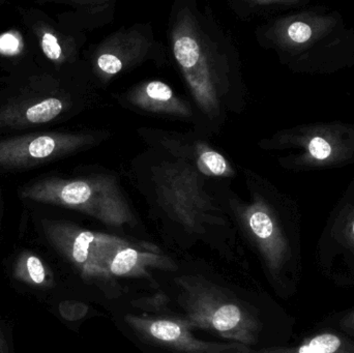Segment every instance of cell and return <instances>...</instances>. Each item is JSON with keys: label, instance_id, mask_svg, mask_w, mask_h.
I'll list each match as a JSON object with an SVG mask.
<instances>
[{"label": "cell", "instance_id": "8992f818", "mask_svg": "<svg viewBox=\"0 0 354 353\" xmlns=\"http://www.w3.org/2000/svg\"><path fill=\"white\" fill-rule=\"evenodd\" d=\"M82 136L64 133H37L0 139V169L35 167L74 151Z\"/></svg>", "mask_w": 354, "mask_h": 353}, {"label": "cell", "instance_id": "ac0fdd59", "mask_svg": "<svg viewBox=\"0 0 354 353\" xmlns=\"http://www.w3.org/2000/svg\"><path fill=\"white\" fill-rule=\"evenodd\" d=\"M309 151L317 160H326L332 155V146L322 137H315L310 141Z\"/></svg>", "mask_w": 354, "mask_h": 353}, {"label": "cell", "instance_id": "5b68a950", "mask_svg": "<svg viewBox=\"0 0 354 353\" xmlns=\"http://www.w3.org/2000/svg\"><path fill=\"white\" fill-rule=\"evenodd\" d=\"M99 265L109 277L151 279L153 271H176V261L155 246L135 245L110 236L100 255Z\"/></svg>", "mask_w": 354, "mask_h": 353}, {"label": "cell", "instance_id": "30bf717a", "mask_svg": "<svg viewBox=\"0 0 354 353\" xmlns=\"http://www.w3.org/2000/svg\"><path fill=\"white\" fill-rule=\"evenodd\" d=\"M12 277L21 283L39 288H51L54 276L51 269L35 253L23 251L12 267Z\"/></svg>", "mask_w": 354, "mask_h": 353}, {"label": "cell", "instance_id": "44dd1931", "mask_svg": "<svg viewBox=\"0 0 354 353\" xmlns=\"http://www.w3.org/2000/svg\"><path fill=\"white\" fill-rule=\"evenodd\" d=\"M249 353H288L287 348H268V350H251Z\"/></svg>", "mask_w": 354, "mask_h": 353}, {"label": "cell", "instance_id": "277c9868", "mask_svg": "<svg viewBox=\"0 0 354 353\" xmlns=\"http://www.w3.org/2000/svg\"><path fill=\"white\" fill-rule=\"evenodd\" d=\"M124 323L141 341L171 353H249L252 350L234 342L198 339L181 317L128 314Z\"/></svg>", "mask_w": 354, "mask_h": 353}, {"label": "cell", "instance_id": "d6986e66", "mask_svg": "<svg viewBox=\"0 0 354 353\" xmlns=\"http://www.w3.org/2000/svg\"><path fill=\"white\" fill-rule=\"evenodd\" d=\"M340 325L344 331L351 334V335H354V311L349 313L348 315H346V316L341 321Z\"/></svg>", "mask_w": 354, "mask_h": 353}, {"label": "cell", "instance_id": "5bb4252c", "mask_svg": "<svg viewBox=\"0 0 354 353\" xmlns=\"http://www.w3.org/2000/svg\"><path fill=\"white\" fill-rule=\"evenodd\" d=\"M201 161L205 167L214 175H223L228 169L226 161L223 155L216 151H208L201 155Z\"/></svg>", "mask_w": 354, "mask_h": 353}, {"label": "cell", "instance_id": "3957f363", "mask_svg": "<svg viewBox=\"0 0 354 353\" xmlns=\"http://www.w3.org/2000/svg\"><path fill=\"white\" fill-rule=\"evenodd\" d=\"M41 227L50 245L78 269L83 279L99 284L107 294H114L113 279L99 265L102 248L110 236L54 220H43Z\"/></svg>", "mask_w": 354, "mask_h": 353}, {"label": "cell", "instance_id": "603a6c76", "mask_svg": "<svg viewBox=\"0 0 354 353\" xmlns=\"http://www.w3.org/2000/svg\"><path fill=\"white\" fill-rule=\"evenodd\" d=\"M2 3H3V2H2V1H0V4H2Z\"/></svg>", "mask_w": 354, "mask_h": 353}, {"label": "cell", "instance_id": "ba28073f", "mask_svg": "<svg viewBox=\"0 0 354 353\" xmlns=\"http://www.w3.org/2000/svg\"><path fill=\"white\" fill-rule=\"evenodd\" d=\"M64 110V102L58 97H33L12 102L0 109V128L41 126L55 120Z\"/></svg>", "mask_w": 354, "mask_h": 353}, {"label": "cell", "instance_id": "52a82bcc", "mask_svg": "<svg viewBox=\"0 0 354 353\" xmlns=\"http://www.w3.org/2000/svg\"><path fill=\"white\" fill-rule=\"evenodd\" d=\"M243 221L266 269L277 279L289 260V248L284 236L272 216L260 205L247 209L243 213Z\"/></svg>", "mask_w": 354, "mask_h": 353}, {"label": "cell", "instance_id": "6da1fadb", "mask_svg": "<svg viewBox=\"0 0 354 353\" xmlns=\"http://www.w3.org/2000/svg\"><path fill=\"white\" fill-rule=\"evenodd\" d=\"M176 285L181 318L192 331L203 330L249 347L258 343L262 323L257 311L228 288L197 275L180 276Z\"/></svg>", "mask_w": 354, "mask_h": 353}, {"label": "cell", "instance_id": "7a4b0ae2", "mask_svg": "<svg viewBox=\"0 0 354 353\" xmlns=\"http://www.w3.org/2000/svg\"><path fill=\"white\" fill-rule=\"evenodd\" d=\"M19 194L25 200L76 209L110 226L133 220L128 204L105 182L47 178L23 187Z\"/></svg>", "mask_w": 354, "mask_h": 353}, {"label": "cell", "instance_id": "e0dca14e", "mask_svg": "<svg viewBox=\"0 0 354 353\" xmlns=\"http://www.w3.org/2000/svg\"><path fill=\"white\" fill-rule=\"evenodd\" d=\"M288 37L295 43H306L312 37V29L304 22H295L289 26Z\"/></svg>", "mask_w": 354, "mask_h": 353}, {"label": "cell", "instance_id": "ffe728a7", "mask_svg": "<svg viewBox=\"0 0 354 353\" xmlns=\"http://www.w3.org/2000/svg\"><path fill=\"white\" fill-rule=\"evenodd\" d=\"M0 353H10L8 340H6V334H4L1 325H0Z\"/></svg>", "mask_w": 354, "mask_h": 353}, {"label": "cell", "instance_id": "9a60e30c", "mask_svg": "<svg viewBox=\"0 0 354 353\" xmlns=\"http://www.w3.org/2000/svg\"><path fill=\"white\" fill-rule=\"evenodd\" d=\"M147 95L151 101L158 102V103H167L171 101L174 93L171 88L165 83L160 81H153L149 83L147 86Z\"/></svg>", "mask_w": 354, "mask_h": 353}, {"label": "cell", "instance_id": "4fadbf2b", "mask_svg": "<svg viewBox=\"0 0 354 353\" xmlns=\"http://www.w3.org/2000/svg\"><path fill=\"white\" fill-rule=\"evenodd\" d=\"M170 300L166 294L164 292H158L153 294V296L149 298H141L138 300H133L132 305L135 308L139 310L145 311V312L157 313V314H162V313L167 312L168 304Z\"/></svg>", "mask_w": 354, "mask_h": 353}, {"label": "cell", "instance_id": "7402d4cb", "mask_svg": "<svg viewBox=\"0 0 354 353\" xmlns=\"http://www.w3.org/2000/svg\"><path fill=\"white\" fill-rule=\"evenodd\" d=\"M0 213H1V199H0Z\"/></svg>", "mask_w": 354, "mask_h": 353}, {"label": "cell", "instance_id": "7c38bea8", "mask_svg": "<svg viewBox=\"0 0 354 353\" xmlns=\"http://www.w3.org/2000/svg\"><path fill=\"white\" fill-rule=\"evenodd\" d=\"M37 35L44 54L52 61L59 62L62 59V48L57 37L45 28H39Z\"/></svg>", "mask_w": 354, "mask_h": 353}, {"label": "cell", "instance_id": "8fae6325", "mask_svg": "<svg viewBox=\"0 0 354 353\" xmlns=\"http://www.w3.org/2000/svg\"><path fill=\"white\" fill-rule=\"evenodd\" d=\"M288 353H354V344L332 333L319 334L301 345L287 348Z\"/></svg>", "mask_w": 354, "mask_h": 353}, {"label": "cell", "instance_id": "9c48e42d", "mask_svg": "<svg viewBox=\"0 0 354 353\" xmlns=\"http://www.w3.org/2000/svg\"><path fill=\"white\" fill-rule=\"evenodd\" d=\"M174 54L196 95L201 99L206 107L212 105V85L197 39L189 35H179L174 41Z\"/></svg>", "mask_w": 354, "mask_h": 353}, {"label": "cell", "instance_id": "2e32d148", "mask_svg": "<svg viewBox=\"0 0 354 353\" xmlns=\"http://www.w3.org/2000/svg\"><path fill=\"white\" fill-rule=\"evenodd\" d=\"M97 66L106 74L115 75L122 70V62L118 56L105 53L97 58Z\"/></svg>", "mask_w": 354, "mask_h": 353}]
</instances>
